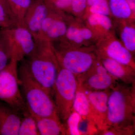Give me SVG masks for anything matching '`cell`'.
Wrapping results in <instances>:
<instances>
[{"label":"cell","mask_w":135,"mask_h":135,"mask_svg":"<svg viewBox=\"0 0 135 135\" xmlns=\"http://www.w3.org/2000/svg\"><path fill=\"white\" fill-rule=\"evenodd\" d=\"M110 128L135 133V84L118 82L111 89L105 129Z\"/></svg>","instance_id":"obj_1"},{"label":"cell","mask_w":135,"mask_h":135,"mask_svg":"<svg viewBox=\"0 0 135 135\" xmlns=\"http://www.w3.org/2000/svg\"><path fill=\"white\" fill-rule=\"evenodd\" d=\"M18 76L27 110L39 117L60 119L51 95L34 79L26 63L20 67Z\"/></svg>","instance_id":"obj_2"},{"label":"cell","mask_w":135,"mask_h":135,"mask_svg":"<svg viewBox=\"0 0 135 135\" xmlns=\"http://www.w3.org/2000/svg\"><path fill=\"white\" fill-rule=\"evenodd\" d=\"M35 41V50L27 65L34 79L52 95L59 64L50 42L40 39Z\"/></svg>","instance_id":"obj_3"},{"label":"cell","mask_w":135,"mask_h":135,"mask_svg":"<svg viewBox=\"0 0 135 135\" xmlns=\"http://www.w3.org/2000/svg\"><path fill=\"white\" fill-rule=\"evenodd\" d=\"M78 87L77 77L59 66L53 95L59 117L65 122L73 111V103Z\"/></svg>","instance_id":"obj_4"},{"label":"cell","mask_w":135,"mask_h":135,"mask_svg":"<svg viewBox=\"0 0 135 135\" xmlns=\"http://www.w3.org/2000/svg\"><path fill=\"white\" fill-rule=\"evenodd\" d=\"M18 62L11 57L7 65L0 71V100L17 111H25L26 107L20 89Z\"/></svg>","instance_id":"obj_5"},{"label":"cell","mask_w":135,"mask_h":135,"mask_svg":"<svg viewBox=\"0 0 135 135\" xmlns=\"http://www.w3.org/2000/svg\"><path fill=\"white\" fill-rule=\"evenodd\" d=\"M11 57L18 62L29 57L35 50L36 43L33 36L24 26H13L1 30Z\"/></svg>","instance_id":"obj_6"},{"label":"cell","mask_w":135,"mask_h":135,"mask_svg":"<svg viewBox=\"0 0 135 135\" xmlns=\"http://www.w3.org/2000/svg\"><path fill=\"white\" fill-rule=\"evenodd\" d=\"M77 78L78 85L85 91L111 89L119 81L107 71L101 62H97Z\"/></svg>","instance_id":"obj_7"},{"label":"cell","mask_w":135,"mask_h":135,"mask_svg":"<svg viewBox=\"0 0 135 135\" xmlns=\"http://www.w3.org/2000/svg\"><path fill=\"white\" fill-rule=\"evenodd\" d=\"M54 51L60 67L70 71L76 77L86 72L96 63L93 54L87 51L76 50Z\"/></svg>","instance_id":"obj_8"},{"label":"cell","mask_w":135,"mask_h":135,"mask_svg":"<svg viewBox=\"0 0 135 135\" xmlns=\"http://www.w3.org/2000/svg\"><path fill=\"white\" fill-rule=\"evenodd\" d=\"M49 6L45 0H32L24 20L23 26L33 36H38L42 23L48 13Z\"/></svg>","instance_id":"obj_9"},{"label":"cell","mask_w":135,"mask_h":135,"mask_svg":"<svg viewBox=\"0 0 135 135\" xmlns=\"http://www.w3.org/2000/svg\"><path fill=\"white\" fill-rule=\"evenodd\" d=\"M111 89L85 91L93 112L100 123L101 131L105 128L108 99Z\"/></svg>","instance_id":"obj_10"},{"label":"cell","mask_w":135,"mask_h":135,"mask_svg":"<svg viewBox=\"0 0 135 135\" xmlns=\"http://www.w3.org/2000/svg\"><path fill=\"white\" fill-rule=\"evenodd\" d=\"M67 27L61 20L48 13L42 23L38 39L50 42L51 40L57 38L65 35Z\"/></svg>","instance_id":"obj_11"},{"label":"cell","mask_w":135,"mask_h":135,"mask_svg":"<svg viewBox=\"0 0 135 135\" xmlns=\"http://www.w3.org/2000/svg\"><path fill=\"white\" fill-rule=\"evenodd\" d=\"M100 62L111 74L125 84H135V68L107 57L101 58Z\"/></svg>","instance_id":"obj_12"},{"label":"cell","mask_w":135,"mask_h":135,"mask_svg":"<svg viewBox=\"0 0 135 135\" xmlns=\"http://www.w3.org/2000/svg\"><path fill=\"white\" fill-rule=\"evenodd\" d=\"M18 112L0 104V135H18L21 118Z\"/></svg>","instance_id":"obj_13"},{"label":"cell","mask_w":135,"mask_h":135,"mask_svg":"<svg viewBox=\"0 0 135 135\" xmlns=\"http://www.w3.org/2000/svg\"><path fill=\"white\" fill-rule=\"evenodd\" d=\"M73 110L81 117L91 121L101 131L100 123L93 112L86 92L79 85L73 103Z\"/></svg>","instance_id":"obj_14"},{"label":"cell","mask_w":135,"mask_h":135,"mask_svg":"<svg viewBox=\"0 0 135 135\" xmlns=\"http://www.w3.org/2000/svg\"><path fill=\"white\" fill-rule=\"evenodd\" d=\"M31 114L36 121L40 135H66L65 126L62 124L60 119L52 117H39Z\"/></svg>","instance_id":"obj_15"},{"label":"cell","mask_w":135,"mask_h":135,"mask_svg":"<svg viewBox=\"0 0 135 135\" xmlns=\"http://www.w3.org/2000/svg\"><path fill=\"white\" fill-rule=\"evenodd\" d=\"M118 62L135 68L132 54L119 41H114L108 45L105 50L104 56Z\"/></svg>","instance_id":"obj_16"},{"label":"cell","mask_w":135,"mask_h":135,"mask_svg":"<svg viewBox=\"0 0 135 135\" xmlns=\"http://www.w3.org/2000/svg\"><path fill=\"white\" fill-rule=\"evenodd\" d=\"M32 0H8L9 12L16 26H23L25 16Z\"/></svg>","instance_id":"obj_17"},{"label":"cell","mask_w":135,"mask_h":135,"mask_svg":"<svg viewBox=\"0 0 135 135\" xmlns=\"http://www.w3.org/2000/svg\"><path fill=\"white\" fill-rule=\"evenodd\" d=\"M24 111L23 117L21 118L20 120L18 135H40L36 121L33 116L27 109Z\"/></svg>","instance_id":"obj_18"},{"label":"cell","mask_w":135,"mask_h":135,"mask_svg":"<svg viewBox=\"0 0 135 135\" xmlns=\"http://www.w3.org/2000/svg\"><path fill=\"white\" fill-rule=\"evenodd\" d=\"M110 11L114 16L120 18H127L131 15V10L126 0H110Z\"/></svg>","instance_id":"obj_19"},{"label":"cell","mask_w":135,"mask_h":135,"mask_svg":"<svg viewBox=\"0 0 135 135\" xmlns=\"http://www.w3.org/2000/svg\"><path fill=\"white\" fill-rule=\"evenodd\" d=\"M68 40L77 43H80L84 40L91 38L92 32L88 28L79 29L73 26L67 28L65 35Z\"/></svg>","instance_id":"obj_20"},{"label":"cell","mask_w":135,"mask_h":135,"mask_svg":"<svg viewBox=\"0 0 135 135\" xmlns=\"http://www.w3.org/2000/svg\"><path fill=\"white\" fill-rule=\"evenodd\" d=\"M123 46L131 53L135 50V29L132 27L126 26L121 33Z\"/></svg>","instance_id":"obj_21"},{"label":"cell","mask_w":135,"mask_h":135,"mask_svg":"<svg viewBox=\"0 0 135 135\" xmlns=\"http://www.w3.org/2000/svg\"><path fill=\"white\" fill-rule=\"evenodd\" d=\"M81 118L79 114L73 110L65 122L66 135H80L79 127Z\"/></svg>","instance_id":"obj_22"},{"label":"cell","mask_w":135,"mask_h":135,"mask_svg":"<svg viewBox=\"0 0 135 135\" xmlns=\"http://www.w3.org/2000/svg\"><path fill=\"white\" fill-rule=\"evenodd\" d=\"M88 22L92 26H99L106 30H110L112 27L110 19L105 15L92 14L89 17Z\"/></svg>","instance_id":"obj_23"},{"label":"cell","mask_w":135,"mask_h":135,"mask_svg":"<svg viewBox=\"0 0 135 135\" xmlns=\"http://www.w3.org/2000/svg\"><path fill=\"white\" fill-rule=\"evenodd\" d=\"M11 55L1 31L0 32V71L3 69L9 62Z\"/></svg>","instance_id":"obj_24"},{"label":"cell","mask_w":135,"mask_h":135,"mask_svg":"<svg viewBox=\"0 0 135 135\" xmlns=\"http://www.w3.org/2000/svg\"><path fill=\"white\" fill-rule=\"evenodd\" d=\"M89 11L91 14H99L108 16L110 9L107 0H96L90 6Z\"/></svg>","instance_id":"obj_25"},{"label":"cell","mask_w":135,"mask_h":135,"mask_svg":"<svg viewBox=\"0 0 135 135\" xmlns=\"http://www.w3.org/2000/svg\"><path fill=\"white\" fill-rule=\"evenodd\" d=\"M15 26L7 11L0 3V28L1 30Z\"/></svg>","instance_id":"obj_26"},{"label":"cell","mask_w":135,"mask_h":135,"mask_svg":"<svg viewBox=\"0 0 135 135\" xmlns=\"http://www.w3.org/2000/svg\"><path fill=\"white\" fill-rule=\"evenodd\" d=\"M87 5V0H72L71 7L74 12L80 13L85 9Z\"/></svg>","instance_id":"obj_27"},{"label":"cell","mask_w":135,"mask_h":135,"mask_svg":"<svg viewBox=\"0 0 135 135\" xmlns=\"http://www.w3.org/2000/svg\"><path fill=\"white\" fill-rule=\"evenodd\" d=\"M49 1V0H48ZM53 2L49 1L55 7L59 9H64L71 6L72 0H53Z\"/></svg>","instance_id":"obj_28"},{"label":"cell","mask_w":135,"mask_h":135,"mask_svg":"<svg viewBox=\"0 0 135 135\" xmlns=\"http://www.w3.org/2000/svg\"><path fill=\"white\" fill-rule=\"evenodd\" d=\"M128 5L130 7L132 12L135 11V0H126Z\"/></svg>","instance_id":"obj_29"},{"label":"cell","mask_w":135,"mask_h":135,"mask_svg":"<svg viewBox=\"0 0 135 135\" xmlns=\"http://www.w3.org/2000/svg\"><path fill=\"white\" fill-rule=\"evenodd\" d=\"M0 3L5 8L8 13H9L8 6V0H0Z\"/></svg>","instance_id":"obj_30"},{"label":"cell","mask_w":135,"mask_h":135,"mask_svg":"<svg viewBox=\"0 0 135 135\" xmlns=\"http://www.w3.org/2000/svg\"><path fill=\"white\" fill-rule=\"evenodd\" d=\"M96 0H87V5L90 6L92 5Z\"/></svg>","instance_id":"obj_31"},{"label":"cell","mask_w":135,"mask_h":135,"mask_svg":"<svg viewBox=\"0 0 135 135\" xmlns=\"http://www.w3.org/2000/svg\"><path fill=\"white\" fill-rule=\"evenodd\" d=\"M45 1H48V0H45Z\"/></svg>","instance_id":"obj_32"},{"label":"cell","mask_w":135,"mask_h":135,"mask_svg":"<svg viewBox=\"0 0 135 135\" xmlns=\"http://www.w3.org/2000/svg\"><path fill=\"white\" fill-rule=\"evenodd\" d=\"M1 31V30H0V32Z\"/></svg>","instance_id":"obj_33"}]
</instances>
